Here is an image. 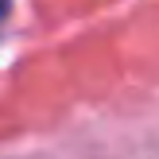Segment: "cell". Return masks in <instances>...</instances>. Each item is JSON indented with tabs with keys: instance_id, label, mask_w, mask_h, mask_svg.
<instances>
[{
	"instance_id": "cell-1",
	"label": "cell",
	"mask_w": 159,
	"mask_h": 159,
	"mask_svg": "<svg viewBox=\"0 0 159 159\" xmlns=\"http://www.w3.org/2000/svg\"><path fill=\"white\" fill-rule=\"evenodd\" d=\"M8 12H12V0H0V20H4Z\"/></svg>"
}]
</instances>
